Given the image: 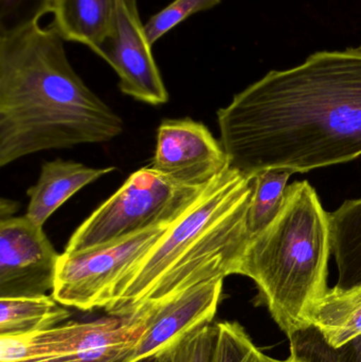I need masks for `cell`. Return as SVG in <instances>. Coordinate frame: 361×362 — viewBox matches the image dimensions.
I'll list each match as a JSON object with an SVG mask.
<instances>
[{"mask_svg":"<svg viewBox=\"0 0 361 362\" xmlns=\"http://www.w3.org/2000/svg\"><path fill=\"white\" fill-rule=\"evenodd\" d=\"M152 48L137 0H118L114 32L97 55L114 70L124 95L150 105H163L169 93Z\"/></svg>","mask_w":361,"mask_h":362,"instance_id":"cell-8","label":"cell"},{"mask_svg":"<svg viewBox=\"0 0 361 362\" xmlns=\"http://www.w3.org/2000/svg\"><path fill=\"white\" fill-rule=\"evenodd\" d=\"M116 170V167L95 169L61 159L45 163L37 182L28 189L30 202L25 216L44 227L51 215L74 194Z\"/></svg>","mask_w":361,"mask_h":362,"instance_id":"cell-11","label":"cell"},{"mask_svg":"<svg viewBox=\"0 0 361 362\" xmlns=\"http://www.w3.org/2000/svg\"><path fill=\"white\" fill-rule=\"evenodd\" d=\"M292 175V172L285 170H267L252 177L254 193L248 212V228L251 236L262 231L277 216Z\"/></svg>","mask_w":361,"mask_h":362,"instance_id":"cell-16","label":"cell"},{"mask_svg":"<svg viewBox=\"0 0 361 362\" xmlns=\"http://www.w3.org/2000/svg\"><path fill=\"white\" fill-rule=\"evenodd\" d=\"M220 2L222 0H174L144 23L148 42L154 46L160 38L192 15L211 10Z\"/></svg>","mask_w":361,"mask_h":362,"instance_id":"cell-19","label":"cell"},{"mask_svg":"<svg viewBox=\"0 0 361 362\" xmlns=\"http://www.w3.org/2000/svg\"><path fill=\"white\" fill-rule=\"evenodd\" d=\"M64 42L40 21L0 34V167L122 134V118L76 74Z\"/></svg>","mask_w":361,"mask_h":362,"instance_id":"cell-2","label":"cell"},{"mask_svg":"<svg viewBox=\"0 0 361 362\" xmlns=\"http://www.w3.org/2000/svg\"><path fill=\"white\" fill-rule=\"evenodd\" d=\"M223 285V278L206 281L159 305L146 308L150 310L148 327L136 344L131 362L157 356L187 334L212 323L222 300Z\"/></svg>","mask_w":361,"mask_h":362,"instance_id":"cell-10","label":"cell"},{"mask_svg":"<svg viewBox=\"0 0 361 362\" xmlns=\"http://www.w3.org/2000/svg\"><path fill=\"white\" fill-rule=\"evenodd\" d=\"M59 257L42 226L25 215L0 221V298L53 291Z\"/></svg>","mask_w":361,"mask_h":362,"instance_id":"cell-7","label":"cell"},{"mask_svg":"<svg viewBox=\"0 0 361 362\" xmlns=\"http://www.w3.org/2000/svg\"><path fill=\"white\" fill-rule=\"evenodd\" d=\"M229 168L307 173L361 156V46L273 70L218 112Z\"/></svg>","mask_w":361,"mask_h":362,"instance_id":"cell-1","label":"cell"},{"mask_svg":"<svg viewBox=\"0 0 361 362\" xmlns=\"http://www.w3.org/2000/svg\"><path fill=\"white\" fill-rule=\"evenodd\" d=\"M171 225L150 228L101 248L64 252L51 295L66 308L83 312L105 308L119 280L156 245Z\"/></svg>","mask_w":361,"mask_h":362,"instance_id":"cell-6","label":"cell"},{"mask_svg":"<svg viewBox=\"0 0 361 362\" xmlns=\"http://www.w3.org/2000/svg\"><path fill=\"white\" fill-rule=\"evenodd\" d=\"M137 362H159V359H158V357L154 356V357H150V358L142 359V361H139Z\"/></svg>","mask_w":361,"mask_h":362,"instance_id":"cell-24","label":"cell"},{"mask_svg":"<svg viewBox=\"0 0 361 362\" xmlns=\"http://www.w3.org/2000/svg\"><path fill=\"white\" fill-rule=\"evenodd\" d=\"M205 187H184L150 167L142 168L83 221L70 238L65 252L101 248L150 228L171 225Z\"/></svg>","mask_w":361,"mask_h":362,"instance_id":"cell-5","label":"cell"},{"mask_svg":"<svg viewBox=\"0 0 361 362\" xmlns=\"http://www.w3.org/2000/svg\"><path fill=\"white\" fill-rule=\"evenodd\" d=\"M52 0H0V34L37 23L51 11Z\"/></svg>","mask_w":361,"mask_h":362,"instance_id":"cell-21","label":"cell"},{"mask_svg":"<svg viewBox=\"0 0 361 362\" xmlns=\"http://www.w3.org/2000/svg\"><path fill=\"white\" fill-rule=\"evenodd\" d=\"M71 313L53 296L0 298V337L25 335L65 323Z\"/></svg>","mask_w":361,"mask_h":362,"instance_id":"cell-15","label":"cell"},{"mask_svg":"<svg viewBox=\"0 0 361 362\" xmlns=\"http://www.w3.org/2000/svg\"><path fill=\"white\" fill-rule=\"evenodd\" d=\"M118 0H52L51 27L65 42H78L97 54L110 40Z\"/></svg>","mask_w":361,"mask_h":362,"instance_id":"cell-12","label":"cell"},{"mask_svg":"<svg viewBox=\"0 0 361 362\" xmlns=\"http://www.w3.org/2000/svg\"><path fill=\"white\" fill-rule=\"evenodd\" d=\"M332 255L338 267L341 289L361 286V198L347 200L329 213Z\"/></svg>","mask_w":361,"mask_h":362,"instance_id":"cell-14","label":"cell"},{"mask_svg":"<svg viewBox=\"0 0 361 362\" xmlns=\"http://www.w3.org/2000/svg\"><path fill=\"white\" fill-rule=\"evenodd\" d=\"M138 340L114 346L88 349L70 354L15 362H131Z\"/></svg>","mask_w":361,"mask_h":362,"instance_id":"cell-22","label":"cell"},{"mask_svg":"<svg viewBox=\"0 0 361 362\" xmlns=\"http://www.w3.org/2000/svg\"><path fill=\"white\" fill-rule=\"evenodd\" d=\"M292 362H361V336L339 348L330 346L312 325L288 336Z\"/></svg>","mask_w":361,"mask_h":362,"instance_id":"cell-17","label":"cell"},{"mask_svg":"<svg viewBox=\"0 0 361 362\" xmlns=\"http://www.w3.org/2000/svg\"><path fill=\"white\" fill-rule=\"evenodd\" d=\"M215 336V325H201L157 357L159 362H212Z\"/></svg>","mask_w":361,"mask_h":362,"instance_id":"cell-20","label":"cell"},{"mask_svg":"<svg viewBox=\"0 0 361 362\" xmlns=\"http://www.w3.org/2000/svg\"><path fill=\"white\" fill-rule=\"evenodd\" d=\"M331 253L330 218L317 192L307 180L288 185L277 216L250 238L239 272L288 337L307 327V312L329 291Z\"/></svg>","mask_w":361,"mask_h":362,"instance_id":"cell-4","label":"cell"},{"mask_svg":"<svg viewBox=\"0 0 361 362\" xmlns=\"http://www.w3.org/2000/svg\"><path fill=\"white\" fill-rule=\"evenodd\" d=\"M150 167L177 185L203 189L226 171L229 163L222 144L208 127L184 118L159 125Z\"/></svg>","mask_w":361,"mask_h":362,"instance_id":"cell-9","label":"cell"},{"mask_svg":"<svg viewBox=\"0 0 361 362\" xmlns=\"http://www.w3.org/2000/svg\"><path fill=\"white\" fill-rule=\"evenodd\" d=\"M20 208V204L12 199H6V198H1L0 199V221H6V219L12 218L16 216V213L18 212Z\"/></svg>","mask_w":361,"mask_h":362,"instance_id":"cell-23","label":"cell"},{"mask_svg":"<svg viewBox=\"0 0 361 362\" xmlns=\"http://www.w3.org/2000/svg\"><path fill=\"white\" fill-rule=\"evenodd\" d=\"M216 336L212 362H273L252 341L239 322L215 323Z\"/></svg>","mask_w":361,"mask_h":362,"instance_id":"cell-18","label":"cell"},{"mask_svg":"<svg viewBox=\"0 0 361 362\" xmlns=\"http://www.w3.org/2000/svg\"><path fill=\"white\" fill-rule=\"evenodd\" d=\"M273 362H292L290 361V358L286 359V361H276V359H273Z\"/></svg>","mask_w":361,"mask_h":362,"instance_id":"cell-25","label":"cell"},{"mask_svg":"<svg viewBox=\"0 0 361 362\" xmlns=\"http://www.w3.org/2000/svg\"><path fill=\"white\" fill-rule=\"evenodd\" d=\"M254 178L228 168L212 180L112 289L104 310L127 317L199 283L239 274L251 234Z\"/></svg>","mask_w":361,"mask_h":362,"instance_id":"cell-3","label":"cell"},{"mask_svg":"<svg viewBox=\"0 0 361 362\" xmlns=\"http://www.w3.org/2000/svg\"><path fill=\"white\" fill-rule=\"evenodd\" d=\"M307 325L316 327L334 348L361 336V286L329 288L307 314Z\"/></svg>","mask_w":361,"mask_h":362,"instance_id":"cell-13","label":"cell"}]
</instances>
